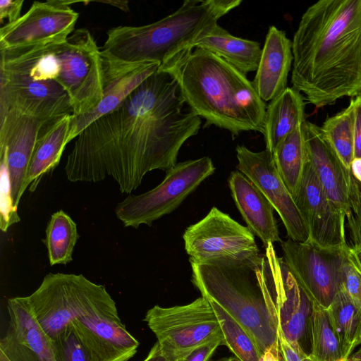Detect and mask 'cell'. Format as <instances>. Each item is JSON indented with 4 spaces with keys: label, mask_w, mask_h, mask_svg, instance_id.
<instances>
[{
    "label": "cell",
    "mask_w": 361,
    "mask_h": 361,
    "mask_svg": "<svg viewBox=\"0 0 361 361\" xmlns=\"http://www.w3.org/2000/svg\"><path fill=\"white\" fill-rule=\"evenodd\" d=\"M185 103L176 79L158 69L116 109L78 135L64 167L67 179L97 183L111 178L129 195L147 173L169 170L202 124L183 109Z\"/></svg>",
    "instance_id": "obj_1"
},
{
    "label": "cell",
    "mask_w": 361,
    "mask_h": 361,
    "mask_svg": "<svg viewBox=\"0 0 361 361\" xmlns=\"http://www.w3.org/2000/svg\"><path fill=\"white\" fill-rule=\"evenodd\" d=\"M0 109L42 119L78 116L103 97L102 50L86 28L64 41L0 49Z\"/></svg>",
    "instance_id": "obj_2"
},
{
    "label": "cell",
    "mask_w": 361,
    "mask_h": 361,
    "mask_svg": "<svg viewBox=\"0 0 361 361\" xmlns=\"http://www.w3.org/2000/svg\"><path fill=\"white\" fill-rule=\"evenodd\" d=\"M291 83L317 108L361 94V0H320L292 40Z\"/></svg>",
    "instance_id": "obj_3"
},
{
    "label": "cell",
    "mask_w": 361,
    "mask_h": 361,
    "mask_svg": "<svg viewBox=\"0 0 361 361\" xmlns=\"http://www.w3.org/2000/svg\"><path fill=\"white\" fill-rule=\"evenodd\" d=\"M177 81L189 109L233 139L243 132L263 134L266 103L252 81L220 56L201 48L183 51L159 66Z\"/></svg>",
    "instance_id": "obj_4"
},
{
    "label": "cell",
    "mask_w": 361,
    "mask_h": 361,
    "mask_svg": "<svg viewBox=\"0 0 361 361\" xmlns=\"http://www.w3.org/2000/svg\"><path fill=\"white\" fill-rule=\"evenodd\" d=\"M242 0H185L173 13L150 24L109 29L102 51L130 63L165 64L187 49Z\"/></svg>",
    "instance_id": "obj_5"
},
{
    "label": "cell",
    "mask_w": 361,
    "mask_h": 361,
    "mask_svg": "<svg viewBox=\"0 0 361 361\" xmlns=\"http://www.w3.org/2000/svg\"><path fill=\"white\" fill-rule=\"evenodd\" d=\"M190 262L192 282L202 296L216 302L233 317L262 353L279 345L276 310L257 276L261 261L232 265Z\"/></svg>",
    "instance_id": "obj_6"
},
{
    "label": "cell",
    "mask_w": 361,
    "mask_h": 361,
    "mask_svg": "<svg viewBox=\"0 0 361 361\" xmlns=\"http://www.w3.org/2000/svg\"><path fill=\"white\" fill-rule=\"evenodd\" d=\"M28 299L38 323L52 340L77 319H121L105 286L81 274L49 273Z\"/></svg>",
    "instance_id": "obj_7"
},
{
    "label": "cell",
    "mask_w": 361,
    "mask_h": 361,
    "mask_svg": "<svg viewBox=\"0 0 361 361\" xmlns=\"http://www.w3.org/2000/svg\"><path fill=\"white\" fill-rule=\"evenodd\" d=\"M183 238L190 262L198 264H257L262 257L250 230L216 207L187 227Z\"/></svg>",
    "instance_id": "obj_8"
},
{
    "label": "cell",
    "mask_w": 361,
    "mask_h": 361,
    "mask_svg": "<svg viewBox=\"0 0 361 361\" xmlns=\"http://www.w3.org/2000/svg\"><path fill=\"white\" fill-rule=\"evenodd\" d=\"M214 171L209 157L177 163L166 171L163 181L157 187L140 195H129L118 202L115 209L116 217L126 227L151 226L177 209Z\"/></svg>",
    "instance_id": "obj_9"
},
{
    "label": "cell",
    "mask_w": 361,
    "mask_h": 361,
    "mask_svg": "<svg viewBox=\"0 0 361 361\" xmlns=\"http://www.w3.org/2000/svg\"><path fill=\"white\" fill-rule=\"evenodd\" d=\"M144 321L164 353L175 361L191 349L223 336L217 317L204 296L183 305H154L147 311Z\"/></svg>",
    "instance_id": "obj_10"
},
{
    "label": "cell",
    "mask_w": 361,
    "mask_h": 361,
    "mask_svg": "<svg viewBox=\"0 0 361 361\" xmlns=\"http://www.w3.org/2000/svg\"><path fill=\"white\" fill-rule=\"evenodd\" d=\"M257 275L273 302L279 327L287 339L299 343L307 353L312 302L289 271L283 259L278 257L273 243L265 247L257 267Z\"/></svg>",
    "instance_id": "obj_11"
},
{
    "label": "cell",
    "mask_w": 361,
    "mask_h": 361,
    "mask_svg": "<svg viewBox=\"0 0 361 361\" xmlns=\"http://www.w3.org/2000/svg\"><path fill=\"white\" fill-rule=\"evenodd\" d=\"M283 259L312 303L327 310L340 288L343 252L321 250L309 243L282 241Z\"/></svg>",
    "instance_id": "obj_12"
},
{
    "label": "cell",
    "mask_w": 361,
    "mask_h": 361,
    "mask_svg": "<svg viewBox=\"0 0 361 361\" xmlns=\"http://www.w3.org/2000/svg\"><path fill=\"white\" fill-rule=\"evenodd\" d=\"M67 0L34 1L28 11L0 29V49L59 42L74 31L79 13Z\"/></svg>",
    "instance_id": "obj_13"
},
{
    "label": "cell",
    "mask_w": 361,
    "mask_h": 361,
    "mask_svg": "<svg viewBox=\"0 0 361 361\" xmlns=\"http://www.w3.org/2000/svg\"><path fill=\"white\" fill-rule=\"evenodd\" d=\"M236 169L263 193L281 218L287 235L294 241L307 243L309 235L295 202L276 168L273 154L266 149L253 152L244 145L235 148Z\"/></svg>",
    "instance_id": "obj_14"
},
{
    "label": "cell",
    "mask_w": 361,
    "mask_h": 361,
    "mask_svg": "<svg viewBox=\"0 0 361 361\" xmlns=\"http://www.w3.org/2000/svg\"><path fill=\"white\" fill-rule=\"evenodd\" d=\"M293 199L307 230V243L324 250H341L348 247L345 214L329 199L308 159Z\"/></svg>",
    "instance_id": "obj_15"
},
{
    "label": "cell",
    "mask_w": 361,
    "mask_h": 361,
    "mask_svg": "<svg viewBox=\"0 0 361 361\" xmlns=\"http://www.w3.org/2000/svg\"><path fill=\"white\" fill-rule=\"evenodd\" d=\"M62 117L42 119L14 110L0 111V149L6 151L16 208L27 189L26 176L37 142Z\"/></svg>",
    "instance_id": "obj_16"
},
{
    "label": "cell",
    "mask_w": 361,
    "mask_h": 361,
    "mask_svg": "<svg viewBox=\"0 0 361 361\" xmlns=\"http://www.w3.org/2000/svg\"><path fill=\"white\" fill-rule=\"evenodd\" d=\"M302 130L309 162L329 199L346 216L360 200L361 185L344 167L319 126L305 120Z\"/></svg>",
    "instance_id": "obj_17"
},
{
    "label": "cell",
    "mask_w": 361,
    "mask_h": 361,
    "mask_svg": "<svg viewBox=\"0 0 361 361\" xmlns=\"http://www.w3.org/2000/svg\"><path fill=\"white\" fill-rule=\"evenodd\" d=\"M7 312L0 350L10 361H58L53 340L38 323L28 296L9 298Z\"/></svg>",
    "instance_id": "obj_18"
},
{
    "label": "cell",
    "mask_w": 361,
    "mask_h": 361,
    "mask_svg": "<svg viewBox=\"0 0 361 361\" xmlns=\"http://www.w3.org/2000/svg\"><path fill=\"white\" fill-rule=\"evenodd\" d=\"M104 64L103 97L89 112L71 117L68 142L90 123L116 109L147 78L157 72V63H130L116 59L102 51Z\"/></svg>",
    "instance_id": "obj_19"
},
{
    "label": "cell",
    "mask_w": 361,
    "mask_h": 361,
    "mask_svg": "<svg viewBox=\"0 0 361 361\" xmlns=\"http://www.w3.org/2000/svg\"><path fill=\"white\" fill-rule=\"evenodd\" d=\"M92 361H128L139 342L121 320L85 317L71 322Z\"/></svg>",
    "instance_id": "obj_20"
},
{
    "label": "cell",
    "mask_w": 361,
    "mask_h": 361,
    "mask_svg": "<svg viewBox=\"0 0 361 361\" xmlns=\"http://www.w3.org/2000/svg\"><path fill=\"white\" fill-rule=\"evenodd\" d=\"M292 41L284 31L270 26L252 85L259 97L271 102L288 87V76L293 66Z\"/></svg>",
    "instance_id": "obj_21"
},
{
    "label": "cell",
    "mask_w": 361,
    "mask_h": 361,
    "mask_svg": "<svg viewBox=\"0 0 361 361\" xmlns=\"http://www.w3.org/2000/svg\"><path fill=\"white\" fill-rule=\"evenodd\" d=\"M228 186L247 227L263 243H281L274 207L259 189L239 171H232Z\"/></svg>",
    "instance_id": "obj_22"
},
{
    "label": "cell",
    "mask_w": 361,
    "mask_h": 361,
    "mask_svg": "<svg viewBox=\"0 0 361 361\" xmlns=\"http://www.w3.org/2000/svg\"><path fill=\"white\" fill-rule=\"evenodd\" d=\"M192 48L220 56L245 75L257 70L262 53L258 42L235 37L218 23L205 30Z\"/></svg>",
    "instance_id": "obj_23"
},
{
    "label": "cell",
    "mask_w": 361,
    "mask_h": 361,
    "mask_svg": "<svg viewBox=\"0 0 361 361\" xmlns=\"http://www.w3.org/2000/svg\"><path fill=\"white\" fill-rule=\"evenodd\" d=\"M305 102L294 87H287L267 106L264 126L266 149L273 153L281 141L305 119Z\"/></svg>",
    "instance_id": "obj_24"
},
{
    "label": "cell",
    "mask_w": 361,
    "mask_h": 361,
    "mask_svg": "<svg viewBox=\"0 0 361 361\" xmlns=\"http://www.w3.org/2000/svg\"><path fill=\"white\" fill-rule=\"evenodd\" d=\"M72 115H66L53 125L39 138L28 167L25 187L35 191L43 176L58 166L68 143Z\"/></svg>",
    "instance_id": "obj_25"
},
{
    "label": "cell",
    "mask_w": 361,
    "mask_h": 361,
    "mask_svg": "<svg viewBox=\"0 0 361 361\" xmlns=\"http://www.w3.org/2000/svg\"><path fill=\"white\" fill-rule=\"evenodd\" d=\"M272 154L277 171L294 198L307 161L302 124L284 137Z\"/></svg>",
    "instance_id": "obj_26"
},
{
    "label": "cell",
    "mask_w": 361,
    "mask_h": 361,
    "mask_svg": "<svg viewBox=\"0 0 361 361\" xmlns=\"http://www.w3.org/2000/svg\"><path fill=\"white\" fill-rule=\"evenodd\" d=\"M326 310L346 360L361 343V307L340 290Z\"/></svg>",
    "instance_id": "obj_27"
},
{
    "label": "cell",
    "mask_w": 361,
    "mask_h": 361,
    "mask_svg": "<svg viewBox=\"0 0 361 361\" xmlns=\"http://www.w3.org/2000/svg\"><path fill=\"white\" fill-rule=\"evenodd\" d=\"M45 233L44 244L50 265L71 262L74 247L80 238L77 225L71 217L63 210L54 213Z\"/></svg>",
    "instance_id": "obj_28"
},
{
    "label": "cell",
    "mask_w": 361,
    "mask_h": 361,
    "mask_svg": "<svg viewBox=\"0 0 361 361\" xmlns=\"http://www.w3.org/2000/svg\"><path fill=\"white\" fill-rule=\"evenodd\" d=\"M309 355L312 361H347L326 310L312 303Z\"/></svg>",
    "instance_id": "obj_29"
},
{
    "label": "cell",
    "mask_w": 361,
    "mask_h": 361,
    "mask_svg": "<svg viewBox=\"0 0 361 361\" xmlns=\"http://www.w3.org/2000/svg\"><path fill=\"white\" fill-rule=\"evenodd\" d=\"M353 127L354 105L352 100L345 109L328 118L320 127L338 159L350 171L354 159Z\"/></svg>",
    "instance_id": "obj_30"
},
{
    "label": "cell",
    "mask_w": 361,
    "mask_h": 361,
    "mask_svg": "<svg viewBox=\"0 0 361 361\" xmlns=\"http://www.w3.org/2000/svg\"><path fill=\"white\" fill-rule=\"evenodd\" d=\"M209 301L221 326L223 345L241 361H261L263 353L252 336L216 302Z\"/></svg>",
    "instance_id": "obj_31"
},
{
    "label": "cell",
    "mask_w": 361,
    "mask_h": 361,
    "mask_svg": "<svg viewBox=\"0 0 361 361\" xmlns=\"http://www.w3.org/2000/svg\"><path fill=\"white\" fill-rule=\"evenodd\" d=\"M19 221L18 209L14 206L12 197L6 151L0 149V228L6 233L12 225Z\"/></svg>",
    "instance_id": "obj_32"
},
{
    "label": "cell",
    "mask_w": 361,
    "mask_h": 361,
    "mask_svg": "<svg viewBox=\"0 0 361 361\" xmlns=\"http://www.w3.org/2000/svg\"><path fill=\"white\" fill-rule=\"evenodd\" d=\"M53 343L58 361H92L71 322Z\"/></svg>",
    "instance_id": "obj_33"
},
{
    "label": "cell",
    "mask_w": 361,
    "mask_h": 361,
    "mask_svg": "<svg viewBox=\"0 0 361 361\" xmlns=\"http://www.w3.org/2000/svg\"><path fill=\"white\" fill-rule=\"evenodd\" d=\"M346 250L343 252L341 264L339 289L361 307V275L348 260Z\"/></svg>",
    "instance_id": "obj_34"
},
{
    "label": "cell",
    "mask_w": 361,
    "mask_h": 361,
    "mask_svg": "<svg viewBox=\"0 0 361 361\" xmlns=\"http://www.w3.org/2000/svg\"><path fill=\"white\" fill-rule=\"evenodd\" d=\"M279 347L283 361H312L309 354L301 345L286 338L281 329L278 327Z\"/></svg>",
    "instance_id": "obj_35"
},
{
    "label": "cell",
    "mask_w": 361,
    "mask_h": 361,
    "mask_svg": "<svg viewBox=\"0 0 361 361\" xmlns=\"http://www.w3.org/2000/svg\"><path fill=\"white\" fill-rule=\"evenodd\" d=\"M223 345V336L212 338L191 349L176 361H208L216 349Z\"/></svg>",
    "instance_id": "obj_36"
},
{
    "label": "cell",
    "mask_w": 361,
    "mask_h": 361,
    "mask_svg": "<svg viewBox=\"0 0 361 361\" xmlns=\"http://www.w3.org/2000/svg\"><path fill=\"white\" fill-rule=\"evenodd\" d=\"M354 105V158H361V94L352 99Z\"/></svg>",
    "instance_id": "obj_37"
},
{
    "label": "cell",
    "mask_w": 361,
    "mask_h": 361,
    "mask_svg": "<svg viewBox=\"0 0 361 361\" xmlns=\"http://www.w3.org/2000/svg\"><path fill=\"white\" fill-rule=\"evenodd\" d=\"M345 216L353 244L361 245V199L359 204L353 207Z\"/></svg>",
    "instance_id": "obj_38"
},
{
    "label": "cell",
    "mask_w": 361,
    "mask_h": 361,
    "mask_svg": "<svg viewBox=\"0 0 361 361\" xmlns=\"http://www.w3.org/2000/svg\"><path fill=\"white\" fill-rule=\"evenodd\" d=\"M23 0H1L0 1V20L7 18L8 23H13L20 17Z\"/></svg>",
    "instance_id": "obj_39"
},
{
    "label": "cell",
    "mask_w": 361,
    "mask_h": 361,
    "mask_svg": "<svg viewBox=\"0 0 361 361\" xmlns=\"http://www.w3.org/2000/svg\"><path fill=\"white\" fill-rule=\"evenodd\" d=\"M346 255L350 262L361 275V245L353 244V246H349L346 250Z\"/></svg>",
    "instance_id": "obj_40"
},
{
    "label": "cell",
    "mask_w": 361,
    "mask_h": 361,
    "mask_svg": "<svg viewBox=\"0 0 361 361\" xmlns=\"http://www.w3.org/2000/svg\"><path fill=\"white\" fill-rule=\"evenodd\" d=\"M143 361H175L166 355L160 345L157 343L152 346L147 356Z\"/></svg>",
    "instance_id": "obj_41"
},
{
    "label": "cell",
    "mask_w": 361,
    "mask_h": 361,
    "mask_svg": "<svg viewBox=\"0 0 361 361\" xmlns=\"http://www.w3.org/2000/svg\"><path fill=\"white\" fill-rule=\"evenodd\" d=\"M261 361H283L279 345L267 348L262 354Z\"/></svg>",
    "instance_id": "obj_42"
},
{
    "label": "cell",
    "mask_w": 361,
    "mask_h": 361,
    "mask_svg": "<svg viewBox=\"0 0 361 361\" xmlns=\"http://www.w3.org/2000/svg\"><path fill=\"white\" fill-rule=\"evenodd\" d=\"M350 172L355 180L361 185V158L355 157L350 164Z\"/></svg>",
    "instance_id": "obj_43"
},
{
    "label": "cell",
    "mask_w": 361,
    "mask_h": 361,
    "mask_svg": "<svg viewBox=\"0 0 361 361\" xmlns=\"http://www.w3.org/2000/svg\"><path fill=\"white\" fill-rule=\"evenodd\" d=\"M91 2H99L110 4L125 12L129 11L128 1H92Z\"/></svg>",
    "instance_id": "obj_44"
},
{
    "label": "cell",
    "mask_w": 361,
    "mask_h": 361,
    "mask_svg": "<svg viewBox=\"0 0 361 361\" xmlns=\"http://www.w3.org/2000/svg\"><path fill=\"white\" fill-rule=\"evenodd\" d=\"M347 361H361V348L348 358Z\"/></svg>",
    "instance_id": "obj_45"
},
{
    "label": "cell",
    "mask_w": 361,
    "mask_h": 361,
    "mask_svg": "<svg viewBox=\"0 0 361 361\" xmlns=\"http://www.w3.org/2000/svg\"><path fill=\"white\" fill-rule=\"evenodd\" d=\"M219 361H241L235 356H230L220 359Z\"/></svg>",
    "instance_id": "obj_46"
},
{
    "label": "cell",
    "mask_w": 361,
    "mask_h": 361,
    "mask_svg": "<svg viewBox=\"0 0 361 361\" xmlns=\"http://www.w3.org/2000/svg\"><path fill=\"white\" fill-rule=\"evenodd\" d=\"M0 361H10L4 352L0 350Z\"/></svg>",
    "instance_id": "obj_47"
}]
</instances>
